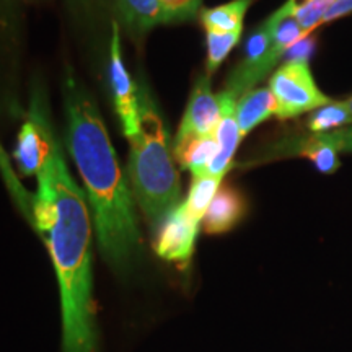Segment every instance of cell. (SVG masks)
I'll list each match as a JSON object with an SVG mask.
<instances>
[{"label":"cell","mask_w":352,"mask_h":352,"mask_svg":"<svg viewBox=\"0 0 352 352\" xmlns=\"http://www.w3.org/2000/svg\"><path fill=\"white\" fill-rule=\"evenodd\" d=\"M331 3L333 0H287L290 12L296 16L305 34H311L316 26L323 23Z\"/></svg>","instance_id":"20"},{"label":"cell","mask_w":352,"mask_h":352,"mask_svg":"<svg viewBox=\"0 0 352 352\" xmlns=\"http://www.w3.org/2000/svg\"><path fill=\"white\" fill-rule=\"evenodd\" d=\"M277 103L274 95L267 88H253L246 91L236 103L235 116L239 122L241 138L248 135L254 127L267 121L271 116H276Z\"/></svg>","instance_id":"15"},{"label":"cell","mask_w":352,"mask_h":352,"mask_svg":"<svg viewBox=\"0 0 352 352\" xmlns=\"http://www.w3.org/2000/svg\"><path fill=\"white\" fill-rule=\"evenodd\" d=\"M199 228L201 222L186 212L182 201L153 230V252L179 270H188L195 254Z\"/></svg>","instance_id":"6"},{"label":"cell","mask_w":352,"mask_h":352,"mask_svg":"<svg viewBox=\"0 0 352 352\" xmlns=\"http://www.w3.org/2000/svg\"><path fill=\"white\" fill-rule=\"evenodd\" d=\"M217 96L220 101V107H222V118H220L217 129H215V139H217L219 151L206 175L223 178L228 168L232 166L233 157H235L236 151H239V145L243 138H241L240 134V127L235 116V109L239 100L226 90L220 91Z\"/></svg>","instance_id":"11"},{"label":"cell","mask_w":352,"mask_h":352,"mask_svg":"<svg viewBox=\"0 0 352 352\" xmlns=\"http://www.w3.org/2000/svg\"><path fill=\"white\" fill-rule=\"evenodd\" d=\"M284 54L283 47L272 43L270 28L266 21H263L246 39L243 59L228 74L223 90L240 100L246 91L256 88L254 85L261 82L279 60H283Z\"/></svg>","instance_id":"5"},{"label":"cell","mask_w":352,"mask_h":352,"mask_svg":"<svg viewBox=\"0 0 352 352\" xmlns=\"http://www.w3.org/2000/svg\"><path fill=\"white\" fill-rule=\"evenodd\" d=\"M352 126V113L346 101H329L328 104L310 113L307 129L311 134H327Z\"/></svg>","instance_id":"17"},{"label":"cell","mask_w":352,"mask_h":352,"mask_svg":"<svg viewBox=\"0 0 352 352\" xmlns=\"http://www.w3.org/2000/svg\"><path fill=\"white\" fill-rule=\"evenodd\" d=\"M166 12L170 13L171 21H188L201 12L202 0H162Z\"/></svg>","instance_id":"22"},{"label":"cell","mask_w":352,"mask_h":352,"mask_svg":"<svg viewBox=\"0 0 352 352\" xmlns=\"http://www.w3.org/2000/svg\"><path fill=\"white\" fill-rule=\"evenodd\" d=\"M222 179L223 178L212 175H202L192 178L191 188H189L188 197L183 201V206L186 209V212L192 219H196L197 222L202 223V219H204L206 212H208L214 196L217 195Z\"/></svg>","instance_id":"18"},{"label":"cell","mask_w":352,"mask_h":352,"mask_svg":"<svg viewBox=\"0 0 352 352\" xmlns=\"http://www.w3.org/2000/svg\"><path fill=\"white\" fill-rule=\"evenodd\" d=\"M54 127L41 98H33L28 120L23 122L16 138L13 158L21 176L38 175L46 164L52 147Z\"/></svg>","instance_id":"7"},{"label":"cell","mask_w":352,"mask_h":352,"mask_svg":"<svg viewBox=\"0 0 352 352\" xmlns=\"http://www.w3.org/2000/svg\"><path fill=\"white\" fill-rule=\"evenodd\" d=\"M220 118H222V107L219 96L212 91L210 77L202 76L192 87L178 134H215Z\"/></svg>","instance_id":"9"},{"label":"cell","mask_w":352,"mask_h":352,"mask_svg":"<svg viewBox=\"0 0 352 352\" xmlns=\"http://www.w3.org/2000/svg\"><path fill=\"white\" fill-rule=\"evenodd\" d=\"M349 13H352V0H333L331 7L328 8L327 15H324L323 23H331V21L340 20Z\"/></svg>","instance_id":"25"},{"label":"cell","mask_w":352,"mask_h":352,"mask_svg":"<svg viewBox=\"0 0 352 352\" xmlns=\"http://www.w3.org/2000/svg\"><path fill=\"white\" fill-rule=\"evenodd\" d=\"M33 227L46 243L57 277L63 352H100L94 300V217L85 191L72 178L56 131L36 175Z\"/></svg>","instance_id":"1"},{"label":"cell","mask_w":352,"mask_h":352,"mask_svg":"<svg viewBox=\"0 0 352 352\" xmlns=\"http://www.w3.org/2000/svg\"><path fill=\"white\" fill-rule=\"evenodd\" d=\"M303 157L308 158L320 173L331 175L341 166L338 151L324 139L323 134L285 138L267 151V158Z\"/></svg>","instance_id":"10"},{"label":"cell","mask_w":352,"mask_h":352,"mask_svg":"<svg viewBox=\"0 0 352 352\" xmlns=\"http://www.w3.org/2000/svg\"><path fill=\"white\" fill-rule=\"evenodd\" d=\"M65 144L80 175L101 256L116 272L142 256L135 199L107 124L90 91L69 74L64 82Z\"/></svg>","instance_id":"2"},{"label":"cell","mask_w":352,"mask_h":352,"mask_svg":"<svg viewBox=\"0 0 352 352\" xmlns=\"http://www.w3.org/2000/svg\"><path fill=\"white\" fill-rule=\"evenodd\" d=\"M323 135L336 148L338 153H352V126L334 132H327Z\"/></svg>","instance_id":"24"},{"label":"cell","mask_w":352,"mask_h":352,"mask_svg":"<svg viewBox=\"0 0 352 352\" xmlns=\"http://www.w3.org/2000/svg\"><path fill=\"white\" fill-rule=\"evenodd\" d=\"M270 90L276 98L279 120H292L333 101L320 90L305 63H284L272 74Z\"/></svg>","instance_id":"4"},{"label":"cell","mask_w":352,"mask_h":352,"mask_svg":"<svg viewBox=\"0 0 352 352\" xmlns=\"http://www.w3.org/2000/svg\"><path fill=\"white\" fill-rule=\"evenodd\" d=\"M113 34L109 41V83H111L114 108L120 118L122 134L127 139L135 138L139 132V96L138 85L127 72L121 52V33L118 21L111 25Z\"/></svg>","instance_id":"8"},{"label":"cell","mask_w":352,"mask_h":352,"mask_svg":"<svg viewBox=\"0 0 352 352\" xmlns=\"http://www.w3.org/2000/svg\"><path fill=\"white\" fill-rule=\"evenodd\" d=\"M82 2H90V0H82Z\"/></svg>","instance_id":"27"},{"label":"cell","mask_w":352,"mask_h":352,"mask_svg":"<svg viewBox=\"0 0 352 352\" xmlns=\"http://www.w3.org/2000/svg\"><path fill=\"white\" fill-rule=\"evenodd\" d=\"M254 0H230L222 6L202 8L199 20L206 32H243V21Z\"/></svg>","instance_id":"16"},{"label":"cell","mask_w":352,"mask_h":352,"mask_svg":"<svg viewBox=\"0 0 352 352\" xmlns=\"http://www.w3.org/2000/svg\"><path fill=\"white\" fill-rule=\"evenodd\" d=\"M346 104H347V108H349V111L352 113V96H349V98L346 100Z\"/></svg>","instance_id":"26"},{"label":"cell","mask_w":352,"mask_h":352,"mask_svg":"<svg viewBox=\"0 0 352 352\" xmlns=\"http://www.w3.org/2000/svg\"><path fill=\"white\" fill-rule=\"evenodd\" d=\"M217 151L219 144L215 134H176L173 142L175 162L183 170L191 171L192 178L208 173Z\"/></svg>","instance_id":"13"},{"label":"cell","mask_w":352,"mask_h":352,"mask_svg":"<svg viewBox=\"0 0 352 352\" xmlns=\"http://www.w3.org/2000/svg\"><path fill=\"white\" fill-rule=\"evenodd\" d=\"M118 13L134 34H145L160 25L173 23L162 0H118Z\"/></svg>","instance_id":"14"},{"label":"cell","mask_w":352,"mask_h":352,"mask_svg":"<svg viewBox=\"0 0 352 352\" xmlns=\"http://www.w3.org/2000/svg\"><path fill=\"white\" fill-rule=\"evenodd\" d=\"M0 173L3 176V182L8 186V191L12 192V196L15 197V201L19 202L21 212L25 214V217L32 222L33 220V214H32V208H33V196H30L28 192L25 191V188L21 186V183L16 178L15 171H13L10 160H8L6 151L0 145Z\"/></svg>","instance_id":"21"},{"label":"cell","mask_w":352,"mask_h":352,"mask_svg":"<svg viewBox=\"0 0 352 352\" xmlns=\"http://www.w3.org/2000/svg\"><path fill=\"white\" fill-rule=\"evenodd\" d=\"M316 46H318V39L315 34H308V36L298 39L296 44L289 47L283 56L284 63H305L311 59V56L315 54Z\"/></svg>","instance_id":"23"},{"label":"cell","mask_w":352,"mask_h":352,"mask_svg":"<svg viewBox=\"0 0 352 352\" xmlns=\"http://www.w3.org/2000/svg\"><path fill=\"white\" fill-rule=\"evenodd\" d=\"M243 32H206L208 43V60H206V76L212 77L223 64L233 47L240 43Z\"/></svg>","instance_id":"19"},{"label":"cell","mask_w":352,"mask_h":352,"mask_svg":"<svg viewBox=\"0 0 352 352\" xmlns=\"http://www.w3.org/2000/svg\"><path fill=\"white\" fill-rule=\"evenodd\" d=\"M246 210L248 202L243 192L232 184H220L217 195L214 196L202 219V230L208 235H222L230 232L243 220Z\"/></svg>","instance_id":"12"},{"label":"cell","mask_w":352,"mask_h":352,"mask_svg":"<svg viewBox=\"0 0 352 352\" xmlns=\"http://www.w3.org/2000/svg\"><path fill=\"white\" fill-rule=\"evenodd\" d=\"M139 132L129 140L131 153L127 165L132 195L145 222L152 230L182 204V183L175 166L160 109L144 83H138Z\"/></svg>","instance_id":"3"}]
</instances>
